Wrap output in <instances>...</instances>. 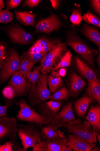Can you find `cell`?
Returning a JSON list of instances; mask_svg holds the SVG:
<instances>
[{
  "label": "cell",
  "mask_w": 100,
  "mask_h": 151,
  "mask_svg": "<svg viewBox=\"0 0 100 151\" xmlns=\"http://www.w3.org/2000/svg\"><path fill=\"white\" fill-rule=\"evenodd\" d=\"M48 74L41 73L35 85H32L28 99L31 106L36 107L50 99L51 92L48 88Z\"/></svg>",
  "instance_id": "obj_1"
},
{
  "label": "cell",
  "mask_w": 100,
  "mask_h": 151,
  "mask_svg": "<svg viewBox=\"0 0 100 151\" xmlns=\"http://www.w3.org/2000/svg\"><path fill=\"white\" fill-rule=\"evenodd\" d=\"M69 133L78 135L91 143H96L97 135L89 123L80 119L65 123L63 126Z\"/></svg>",
  "instance_id": "obj_2"
},
{
  "label": "cell",
  "mask_w": 100,
  "mask_h": 151,
  "mask_svg": "<svg viewBox=\"0 0 100 151\" xmlns=\"http://www.w3.org/2000/svg\"><path fill=\"white\" fill-rule=\"evenodd\" d=\"M18 134L21 141V145L25 151L34 147L41 141L40 132L31 124H21L18 127Z\"/></svg>",
  "instance_id": "obj_3"
},
{
  "label": "cell",
  "mask_w": 100,
  "mask_h": 151,
  "mask_svg": "<svg viewBox=\"0 0 100 151\" xmlns=\"http://www.w3.org/2000/svg\"><path fill=\"white\" fill-rule=\"evenodd\" d=\"M67 45L72 48L85 61L94 68V57L97 51H94L77 37L70 36L66 42Z\"/></svg>",
  "instance_id": "obj_4"
},
{
  "label": "cell",
  "mask_w": 100,
  "mask_h": 151,
  "mask_svg": "<svg viewBox=\"0 0 100 151\" xmlns=\"http://www.w3.org/2000/svg\"><path fill=\"white\" fill-rule=\"evenodd\" d=\"M9 52L0 71V84L4 83L19 70L21 61L18 53L12 48L9 49Z\"/></svg>",
  "instance_id": "obj_5"
},
{
  "label": "cell",
  "mask_w": 100,
  "mask_h": 151,
  "mask_svg": "<svg viewBox=\"0 0 100 151\" xmlns=\"http://www.w3.org/2000/svg\"><path fill=\"white\" fill-rule=\"evenodd\" d=\"M15 104L20 108V110L18 111V115L16 116L18 120L34 123L37 125L43 124V118L28 105L25 100L21 99L19 101L16 102Z\"/></svg>",
  "instance_id": "obj_6"
},
{
  "label": "cell",
  "mask_w": 100,
  "mask_h": 151,
  "mask_svg": "<svg viewBox=\"0 0 100 151\" xmlns=\"http://www.w3.org/2000/svg\"><path fill=\"white\" fill-rule=\"evenodd\" d=\"M18 131L16 119L7 116L0 117V143L5 140H15Z\"/></svg>",
  "instance_id": "obj_7"
},
{
  "label": "cell",
  "mask_w": 100,
  "mask_h": 151,
  "mask_svg": "<svg viewBox=\"0 0 100 151\" xmlns=\"http://www.w3.org/2000/svg\"><path fill=\"white\" fill-rule=\"evenodd\" d=\"M8 86L13 88L16 97L25 96L26 95L29 93L32 85L26 76L21 75L18 71L12 76Z\"/></svg>",
  "instance_id": "obj_8"
},
{
  "label": "cell",
  "mask_w": 100,
  "mask_h": 151,
  "mask_svg": "<svg viewBox=\"0 0 100 151\" xmlns=\"http://www.w3.org/2000/svg\"><path fill=\"white\" fill-rule=\"evenodd\" d=\"M61 106L60 101L52 100L45 101L37 106V112L43 118V124H49L58 113Z\"/></svg>",
  "instance_id": "obj_9"
},
{
  "label": "cell",
  "mask_w": 100,
  "mask_h": 151,
  "mask_svg": "<svg viewBox=\"0 0 100 151\" xmlns=\"http://www.w3.org/2000/svg\"><path fill=\"white\" fill-rule=\"evenodd\" d=\"M68 147L67 140L58 136L41 141L33 147V151H62Z\"/></svg>",
  "instance_id": "obj_10"
},
{
  "label": "cell",
  "mask_w": 100,
  "mask_h": 151,
  "mask_svg": "<svg viewBox=\"0 0 100 151\" xmlns=\"http://www.w3.org/2000/svg\"><path fill=\"white\" fill-rule=\"evenodd\" d=\"M76 119L72 104L68 103L54 117L49 124L55 130L63 127L65 123Z\"/></svg>",
  "instance_id": "obj_11"
},
{
  "label": "cell",
  "mask_w": 100,
  "mask_h": 151,
  "mask_svg": "<svg viewBox=\"0 0 100 151\" xmlns=\"http://www.w3.org/2000/svg\"><path fill=\"white\" fill-rule=\"evenodd\" d=\"M67 145L75 151H91L96 147V143H91L74 134H68Z\"/></svg>",
  "instance_id": "obj_12"
},
{
  "label": "cell",
  "mask_w": 100,
  "mask_h": 151,
  "mask_svg": "<svg viewBox=\"0 0 100 151\" xmlns=\"http://www.w3.org/2000/svg\"><path fill=\"white\" fill-rule=\"evenodd\" d=\"M61 24L57 17L52 15L39 22L36 25V30L39 32L48 33L58 29Z\"/></svg>",
  "instance_id": "obj_13"
},
{
  "label": "cell",
  "mask_w": 100,
  "mask_h": 151,
  "mask_svg": "<svg viewBox=\"0 0 100 151\" xmlns=\"http://www.w3.org/2000/svg\"><path fill=\"white\" fill-rule=\"evenodd\" d=\"M93 129L97 136L100 132V106H92L90 108L85 118Z\"/></svg>",
  "instance_id": "obj_14"
},
{
  "label": "cell",
  "mask_w": 100,
  "mask_h": 151,
  "mask_svg": "<svg viewBox=\"0 0 100 151\" xmlns=\"http://www.w3.org/2000/svg\"><path fill=\"white\" fill-rule=\"evenodd\" d=\"M9 33L12 40L16 43L27 44L30 42L33 39L31 34L16 27L11 29Z\"/></svg>",
  "instance_id": "obj_15"
},
{
  "label": "cell",
  "mask_w": 100,
  "mask_h": 151,
  "mask_svg": "<svg viewBox=\"0 0 100 151\" xmlns=\"http://www.w3.org/2000/svg\"><path fill=\"white\" fill-rule=\"evenodd\" d=\"M85 84V81L74 72L71 73L69 83V92L71 96H75L83 89Z\"/></svg>",
  "instance_id": "obj_16"
},
{
  "label": "cell",
  "mask_w": 100,
  "mask_h": 151,
  "mask_svg": "<svg viewBox=\"0 0 100 151\" xmlns=\"http://www.w3.org/2000/svg\"><path fill=\"white\" fill-rule=\"evenodd\" d=\"M75 65L78 71L88 80H91L97 78L96 73L86 63L78 57H76Z\"/></svg>",
  "instance_id": "obj_17"
},
{
  "label": "cell",
  "mask_w": 100,
  "mask_h": 151,
  "mask_svg": "<svg viewBox=\"0 0 100 151\" xmlns=\"http://www.w3.org/2000/svg\"><path fill=\"white\" fill-rule=\"evenodd\" d=\"M95 101L87 95L77 100L75 104V109L77 115L81 117L84 116L90 105L94 103Z\"/></svg>",
  "instance_id": "obj_18"
},
{
  "label": "cell",
  "mask_w": 100,
  "mask_h": 151,
  "mask_svg": "<svg viewBox=\"0 0 100 151\" xmlns=\"http://www.w3.org/2000/svg\"><path fill=\"white\" fill-rule=\"evenodd\" d=\"M51 72L48 76L47 83L50 92L54 93L61 88L64 83L61 77L58 72L55 71Z\"/></svg>",
  "instance_id": "obj_19"
},
{
  "label": "cell",
  "mask_w": 100,
  "mask_h": 151,
  "mask_svg": "<svg viewBox=\"0 0 100 151\" xmlns=\"http://www.w3.org/2000/svg\"><path fill=\"white\" fill-rule=\"evenodd\" d=\"M67 47L65 43L60 42L55 45L52 49L46 54L40 60H50L55 59H59L65 52L67 51Z\"/></svg>",
  "instance_id": "obj_20"
},
{
  "label": "cell",
  "mask_w": 100,
  "mask_h": 151,
  "mask_svg": "<svg viewBox=\"0 0 100 151\" xmlns=\"http://www.w3.org/2000/svg\"><path fill=\"white\" fill-rule=\"evenodd\" d=\"M88 84L86 89L87 95L100 104V82L99 80L96 78L88 80Z\"/></svg>",
  "instance_id": "obj_21"
},
{
  "label": "cell",
  "mask_w": 100,
  "mask_h": 151,
  "mask_svg": "<svg viewBox=\"0 0 100 151\" xmlns=\"http://www.w3.org/2000/svg\"><path fill=\"white\" fill-rule=\"evenodd\" d=\"M82 33L98 47L100 52V35L99 31L87 24H83Z\"/></svg>",
  "instance_id": "obj_22"
},
{
  "label": "cell",
  "mask_w": 100,
  "mask_h": 151,
  "mask_svg": "<svg viewBox=\"0 0 100 151\" xmlns=\"http://www.w3.org/2000/svg\"><path fill=\"white\" fill-rule=\"evenodd\" d=\"M57 136L66 139L64 133L60 129L55 130L50 124L47 125L41 129L40 137L41 141H45Z\"/></svg>",
  "instance_id": "obj_23"
},
{
  "label": "cell",
  "mask_w": 100,
  "mask_h": 151,
  "mask_svg": "<svg viewBox=\"0 0 100 151\" xmlns=\"http://www.w3.org/2000/svg\"><path fill=\"white\" fill-rule=\"evenodd\" d=\"M17 20L21 24L25 26H33L36 14H33L26 12L16 11Z\"/></svg>",
  "instance_id": "obj_24"
},
{
  "label": "cell",
  "mask_w": 100,
  "mask_h": 151,
  "mask_svg": "<svg viewBox=\"0 0 100 151\" xmlns=\"http://www.w3.org/2000/svg\"><path fill=\"white\" fill-rule=\"evenodd\" d=\"M36 63L28 59L24 56L21 62L18 71L21 75L26 76L32 71Z\"/></svg>",
  "instance_id": "obj_25"
},
{
  "label": "cell",
  "mask_w": 100,
  "mask_h": 151,
  "mask_svg": "<svg viewBox=\"0 0 100 151\" xmlns=\"http://www.w3.org/2000/svg\"><path fill=\"white\" fill-rule=\"evenodd\" d=\"M72 55L71 52L70 51H67L58 64L53 68L52 72L56 71L60 68L70 66L72 60Z\"/></svg>",
  "instance_id": "obj_26"
},
{
  "label": "cell",
  "mask_w": 100,
  "mask_h": 151,
  "mask_svg": "<svg viewBox=\"0 0 100 151\" xmlns=\"http://www.w3.org/2000/svg\"><path fill=\"white\" fill-rule=\"evenodd\" d=\"M69 91L65 87H62L51 95L50 99L55 101H60L67 99L69 96Z\"/></svg>",
  "instance_id": "obj_27"
},
{
  "label": "cell",
  "mask_w": 100,
  "mask_h": 151,
  "mask_svg": "<svg viewBox=\"0 0 100 151\" xmlns=\"http://www.w3.org/2000/svg\"><path fill=\"white\" fill-rule=\"evenodd\" d=\"M37 42L42 46V52L45 54L48 52L55 45L61 42L59 40H50L45 39H41Z\"/></svg>",
  "instance_id": "obj_28"
},
{
  "label": "cell",
  "mask_w": 100,
  "mask_h": 151,
  "mask_svg": "<svg viewBox=\"0 0 100 151\" xmlns=\"http://www.w3.org/2000/svg\"><path fill=\"white\" fill-rule=\"evenodd\" d=\"M59 59H55L50 60L40 61L42 65L41 73L43 74H48L52 72L53 68L56 66L55 64Z\"/></svg>",
  "instance_id": "obj_29"
},
{
  "label": "cell",
  "mask_w": 100,
  "mask_h": 151,
  "mask_svg": "<svg viewBox=\"0 0 100 151\" xmlns=\"http://www.w3.org/2000/svg\"><path fill=\"white\" fill-rule=\"evenodd\" d=\"M82 19L89 24H91L99 27H100V22L98 18L90 12L88 11L84 14L82 17Z\"/></svg>",
  "instance_id": "obj_30"
},
{
  "label": "cell",
  "mask_w": 100,
  "mask_h": 151,
  "mask_svg": "<svg viewBox=\"0 0 100 151\" xmlns=\"http://www.w3.org/2000/svg\"><path fill=\"white\" fill-rule=\"evenodd\" d=\"M70 19L73 27L76 26H79L83 20L81 12L77 9H75L73 11Z\"/></svg>",
  "instance_id": "obj_31"
},
{
  "label": "cell",
  "mask_w": 100,
  "mask_h": 151,
  "mask_svg": "<svg viewBox=\"0 0 100 151\" xmlns=\"http://www.w3.org/2000/svg\"><path fill=\"white\" fill-rule=\"evenodd\" d=\"M13 18V15L9 9H0V23H9L12 21Z\"/></svg>",
  "instance_id": "obj_32"
},
{
  "label": "cell",
  "mask_w": 100,
  "mask_h": 151,
  "mask_svg": "<svg viewBox=\"0 0 100 151\" xmlns=\"http://www.w3.org/2000/svg\"><path fill=\"white\" fill-rule=\"evenodd\" d=\"M2 93L5 99L8 100H11L15 97V91L11 86H9L4 88Z\"/></svg>",
  "instance_id": "obj_33"
},
{
  "label": "cell",
  "mask_w": 100,
  "mask_h": 151,
  "mask_svg": "<svg viewBox=\"0 0 100 151\" xmlns=\"http://www.w3.org/2000/svg\"><path fill=\"white\" fill-rule=\"evenodd\" d=\"M45 54L42 52L32 54L26 53L24 56L30 60L36 63L41 60Z\"/></svg>",
  "instance_id": "obj_34"
},
{
  "label": "cell",
  "mask_w": 100,
  "mask_h": 151,
  "mask_svg": "<svg viewBox=\"0 0 100 151\" xmlns=\"http://www.w3.org/2000/svg\"><path fill=\"white\" fill-rule=\"evenodd\" d=\"M41 65L34 68L33 70L32 71L33 76L30 81L32 85H35L39 80L41 75Z\"/></svg>",
  "instance_id": "obj_35"
},
{
  "label": "cell",
  "mask_w": 100,
  "mask_h": 151,
  "mask_svg": "<svg viewBox=\"0 0 100 151\" xmlns=\"http://www.w3.org/2000/svg\"><path fill=\"white\" fill-rule=\"evenodd\" d=\"M9 52L5 44L0 42V61L3 62L9 56Z\"/></svg>",
  "instance_id": "obj_36"
},
{
  "label": "cell",
  "mask_w": 100,
  "mask_h": 151,
  "mask_svg": "<svg viewBox=\"0 0 100 151\" xmlns=\"http://www.w3.org/2000/svg\"><path fill=\"white\" fill-rule=\"evenodd\" d=\"M15 140L6 142L3 145H0V151H12Z\"/></svg>",
  "instance_id": "obj_37"
},
{
  "label": "cell",
  "mask_w": 100,
  "mask_h": 151,
  "mask_svg": "<svg viewBox=\"0 0 100 151\" xmlns=\"http://www.w3.org/2000/svg\"><path fill=\"white\" fill-rule=\"evenodd\" d=\"M5 106H2L0 105V117L7 116V110L12 104L11 102L7 101L6 99H5Z\"/></svg>",
  "instance_id": "obj_38"
},
{
  "label": "cell",
  "mask_w": 100,
  "mask_h": 151,
  "mask_svg": "<svg viewBox=\"0 0 100 151\" xmlns=\"http://www.w3.org/2000/svg\"><path fill=\"white\" fill-rule=\"evenodd\" d=\"M21 1V0H10L7 1L6 4L7 9H12L17 7L20 4Z\"/></svg>",
  "instance_id": "obj_39"
},
{
  "label": "cell",
  "mask_w": 100,
  "mask_h": 151,
  "mask_svg": "<svg viewBox=\"0 0 100 151\" xmlns=\"http://www.w3.org/2000/svg\"><path fill=\"white\" fill-rule=\"evenodd\" d=\"M40 1L39 0H28L25 1L23 4L24 6L33 7L37 6Z\"/></svg>",
  "instance_id": "obj_40"
},
{
  "label": "cell",
  "mask_w": 100,
  "mask_h": 151,
  "mask_svg": "<svg viewBox=\"0 0 100 151\" xmlns=\"http://www.w3.org/2000/svg\"><path fill=\"white\" fill-rule=\"evenodd\" d=\"M92 5L94 9L100 15V0H94L91 1Z\"/></svg>",
  "instance_id": "obj_41"
},
{
  "label": "cell",
  "mask_w": 100,
  "mask_h": 151,
  "mask_svg": "<svg viewBox=\"0 0 100 151\" xmlns=\"http://www.w3.org/2000/svg\"><path fill=\"white\" fill-rule=\"evenodd\" d=\"M13 151H25L24 149L21 147V145H19L16 143L15 141L13 147Z\"/></svg>",
  "instance_id": "obj_42"
},
{
  "label": "cell",
  "mask_w": 100,
  "mask_h": 151,
  "mask_svg": "<svg viewBox=\"0 0 100 151\" xmlns=\"http://www.w3.org/2000/svg\"><path fill=\"white\" fill-rule=\"evenodd\" d=\"M50 2L52 4V7L55 9H56L58 7L59 4V1L56 0H51Z\"/></svg>",
  "instance_id": "obj_43"
},
{
  "label": "cell",
  "mask_w": 100,
  "mask_h": 151,
  "mask_svg": "<svg viewBox=\"0 0 100 151\" xmlns=\"http://www.w3.org/2000/svg\"><path fill=\"white\" fill-rule=\"evenodd\" d=\"M58 73L61 77H64L66 74V70L65 68H62L60 69Z\"/></svg>",
  "instance_id": "obj_44"
},
{
  "label": "cell",
  "mask_w": 100,
  "mask_h": 151,
  "mask_svg": "<svg viewBox=\"0 0 100 151\" xmlns=\"http://www.w3.org/2000/svg\"><path fill=\"white\" fill-rule=\"evenodd\" d=\"M5 8L4 4V1L0 0V9H2Z\"/></svg>",
  "instance_id": "obj_45"
},
{
  "label": "cell",
  "mask_w": 100,
  "mask_h": 151,
  "mask_svg": "<svg viewBox=\"0 0 100 151\" xmlns=\"http://www.w3.org/2000/svg\"><path fill=\"white\" fill-rule=\"evenodd\" d=\"M62 151H73V150L70 147L68 146L63 149Z\"/></svg>",
  "instance_id": "obj_46"
},
{
  "label": "cell",
  "mask_w": 100,
  "mask_h": 151,
  "mask_svg": "<svg viewBox=\"0 0 100 151\" xmlns=\"http://www.w3.org/2000/svg\"><path fill=\"white\" fill-rule=\"evenodd\" d=\"M91 151H100V149L99 148H98L96 146L95 147L91 150Z\"/></svg>",
  "instance_id": "obj_47"
},
{
  "label": "cell",
  "mask_w": 100,
  "mask_h": 151,
  "mask_svg": "<svg viewBox=\"0 0 100 151\" xmlns=\"http://www.w3.org/2000/svg\"><path fill=\"white\" fill-rule=\"evenodd\" d=\"M4 61L2 62V61H0V69L1 70V68L2 67L3 65L4 64Z\"/></svg>",
  "instance_id": "obj_48"
},
{
  "label": "cell",
  "mask_w": 100,
  "mask_h": 151,
  "mask_svg": "<svg viewBox=\"0 0 100 151\" xmlns=\"http://www.w3.org/2000/svg\"><path fill=\"white\" fill-rule=\"evenodd\" d=\"M97 140L99 142V143L100 144V134H98L97 135Z\"/></svg>",
  "instance_id": "obj_49"
},
{
  "label": "cell",
  "mask_w": 100,
  "mask_h": 151,
  "mask_svg": "<svg viewBox=\"0 0 100 151\" xmlns=\"http://www.w3.org/2000/svg\"><path fill=\"white\" fill-rule=\"evenodd\" d=\"M100 53H99V56L97 59V62H98V63L99 64V66L100 67Z\"/></svg>",
  "instance_id": "obj_50"
}]
</instances>
